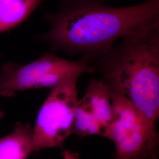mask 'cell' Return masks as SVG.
I'll use <instances>...</instances> for the list:
<instances>
[{
  "mask_svg": "<svg viewBox=\"0 0 159 159\" xmlns=\"http://www.w3.org/2000/svg\"><path fill=\"white\" fill-rule=\"evenodd\" d=\"M44 18L50 27L37 38L50 51L82 54L91 63L117 40L159 21V0L124 7L107 6L102 0H63Z\"/></svg>",
  "mask_w": 159,
  "mask_h": 159,
  "instance_id": "6da1fadb",
  "label": "cell"
},
{
  "mask_svg": "<svg viewBox=\"0 0 159 159\" xmlns=\"http://www.w3.org/2000/svg\"><path fill=\"white\" fill-rule=\"evenodd\" d=\"M91 62L110 88L123 93L155 133L159 116V21L122 37Z\"/></svg>",
  "mask_w": 159,
  "mask_h": 159,
  "instance_id": "7a4b0ae2",
  "label": "cell"
},
{
  "mask_svg": "<svg viewBox=\"0 0 159 159\" xmlns=\"http://www.w3.org/2000/svg\"><path fill=\"white\" fill-rule=\"evenodd\" d=\"M95 72L90 62L82 57L71 61L48 51L26 64L10 62L0 68V96L10 97L17 91L40 88H52L72 75Z\"/></svg>",
  "mask_w": 159,
  "mask_h": 159,
  "instance_id": "3957f363",
  "label": "cell"
},
{
  "mask_svg": "<svg viewBox=\"0 0 159 159\" xmlns=\"http://www.w3.org/2000/svg\"><path fill=\"white\" fill-rule=\"evenodd\" d=\"M79 77L70 76L51 88L33 127V152L47 148H62L73 134L74 114L79 100Z\"/></svg>",
  "mask_w": 159,
  "mask_h": 159,
  "instance_id": "277c9868",
  "label": "cell"
},
{
  "mask_svg": "<svg viewBox=\"0 0 159 159\" xmlns=\"http://www.w3.org/2000/svg\"><path fill=\"white\" fill-rule=\"evenodd\" d=\"M110 89L113 120L106 130L104 137L114 143L126 131L146 123L136 107L125 94Z\"/></svg>",
  "mask_w": 159,
  "mask_h": 159,
  "instance_id": "5b68a950",
  "label": "cell"
},
{
  "mask_svg": "<svg viewBox=\"0 0 159 159\" xmlns=\"http://www.w3.org/2000/svg\"><path fill=\"white\" fill-rule=\"evenodd\" d=\"M107 130L113 120L111 89L102 79L91 80L81 98Z\"/></svg>",
  "mask_w": 159,
  "mask_h": 159,
  "instance_id": "8992f818",
  "label": "cell"
},
{
  "mask_svg": "<svg viewBox=\"0 0 159 159\" xmlns=\"http://www.w3.org/2000/svg\"><path fill=\"white\" fill-rule=\"evenodd\" d=\"M33 153V127L17 123L11 133L0 139V159H27Z\"/></svg>",
  "mask_w": 159,
  "mask_h": 159,
  "instance_id": "52a82bcc",
  "label": "cell"
},
{
  "mask_svg": "<svg viewBox=\"0 0 159 159\" xmlns=\"http://www.w3.org/2000/svg\"><path fill=\"white\" fill-rule=\"evenodd\" d=\"M43 0H0V33L25 21Z\"/></svg>",
  "mask_w": 159,
  "mask_h": 159,
  "instance_id": "ba28073f",
  "label": "cell"
},
{
  "mask_svg": "<svg viewBox=\"0 0 159 159\" xmlns=\"http://www.w3.org/2000/svg\"><path fill=\"white\" fill-rule=\"evenodd\" d=\"M106 131L90 108L79 99L74 114L73 134L80 137L95 135L104 137Z\"/></svg>",
  "mask_w": 159,
  "mask_h": 159,
  "instance_id": "9c48e42d",
  "label": "cell"
},
{
  "mask_svg": "<svg viewBox=\"0 0 159 159\" xmlns=\"http://www.w3.org/2000/svg\"><path fill=\"white\" fill-rule=\"evenodd\" d=\"M62 154L64 159H81L78 154L68 150L63 152Z\"/></svg>",
  "mask_w": 159,
  "mask_h": 159,
  "instance_id": "30bf717a",
  "label": "cell"
},
{
  "mask_svg": "<svg viewBox=\"0 0 159 159\" xmlns=\"http://www.w3.org/2000/svg\"><path fill=\"white\" fill-rule=\"evenodd\" d=\"M4 111H2V110L1 108L0 107V120L2 119V117H4Z\"/></svg>",
  "mask_w": 159,
  "mask_h": 159,
  "instance_id": "8fae6325",
  "label": "cell"
},
{
  "mask_svg": "<svg viewBox=\"0 0 159 159\" xmlns=\"http://www.w3.org/2000/svg\"><path fill=\"white\" fill-rule=\"evenodd\" d=\"M144 1H146V0H144Z\"/></svg>",
  "mask_w": 159,
  "mask_h": 159,
  "instance_id": "7c38bea8",
  "label": "cell"
}]
</instances>
